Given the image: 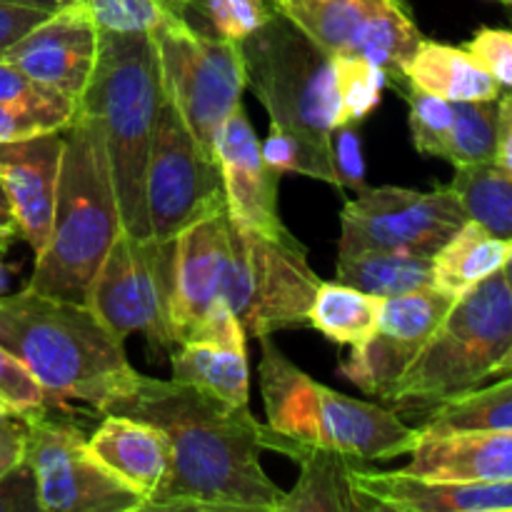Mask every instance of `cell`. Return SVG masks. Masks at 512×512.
Wrapping results in <instances>:
<instances>
[{"mask_svg":"<svg viewBox=\"0 0 512 512\" xmlns=\"http://www.w3.org/2000/svg\"><path fill=\"white\" fill-rule=\"evenodd\" d=\"M105 413L145 420L168 440V473L143 512H280L285 493L260 463L265 423L248 405L140 373Z\"/></svg>","mask_w":512,"mask_h":512,"instance_id":"6da1fadb","label":"cell"},{"mask_svg":"<svg viewBox=\"0 0 512 512\" xmlns=\"http://www.w3.org/2000/svg\"><path fill=\"white\" fill-rule=\"evenodd\" d=\"M123 343L85 303L30 288L0 295V345L43 385L50 403L75 400L105 413L140 375Z\"/></svg>","mask_w":512,"mask_h":512,"instance_id":"7a4b0ae2","label":"cell"},{"mask_svg":"<svg viewBox=\"0 0 512 512\" xmlns=\"http://www.w3.org/2000/svg\"><path fill=\"white\" fill-rule=\"evenodd\" d=\"M123 230L113 170L98 120L78 108L63 128L58 195L45 248L25 288L85 303L88 290Z\"/></svg>","mask_w":512,"mask_h":512,"instance_id":"3957f363","label":"cell"},{"mask_svg":"<svg viewBox=\"0 0 512 512\" xmlns=\"http://www.w3.org/2000/svg\"><path fill=\"white\" fill-rule=\"evenodd\" d=\"M160 103L163 88L153 35L100 30L98 63L78 108L93 115L103 130L123 230L138 238L153 235L145 175Z\"/></svg>","mask_w":512,"mask_h":512,"instance_id":"277c9868","label":"cell"},{"mask_svg":"<svg viewBox=\"0 0 512 512\" xmlns=\"http://www.w3.org/2000/svg\"><path fill=\"white\" fill-rule=\"evenodd\" d=\"M245 88L268 110L270 130L295 145L300 175L340 190L333 163L335 98L330 58L295 25L275 13L265 28L240 43Z\"/></svg>","mask_w":512,"mask_h":512,"instance_id":"5b68a950","label":"cell"},{"mask_svg":"<svg viewBox=\"0 0 512 512\" xmlns=\"http://www.w3.org/2000/svg\"><path fill=\"white\" fill-rule=\"evenodd\" d=\"M258 340L260 395L270 428L360 463L413 453L420 430L403 423L395 410L318 383L273 343V335Z\"/></svg>","mask_w":512,"mask_h":512,"instance_id":"8992f818","label":"cell"},{"mask_svg":"<svg viewBox=\"0 0 512 512\" xmlns=\"http://www.w3.org/2000/svg\"><path fill=\"white\" fill-rule=\"evenodd\" d=\"M512 345V288L503 270L460 295L390 393L388 403L430 410L478 388Z\"/></svg>","mask_w":512,"mask_h":512,"instance_id":"52a82bcc","label":"cell"},{"mask_svg":"<svg viewBox=\"0 0 512 512\" xmlns=\"http://www.w3.org/2000/svg\"><path fill=\"white\" fill-rule=\"evenodd\" d=\"M323 280L293 233L268 235L230 218L223 298L245 335L265 338L308 325V308Z\"/></svg>","mask_w":512,"mask_h":512,"instance_id":"ba28073f","label":"cell"},{"mask_svg":"<svg viewBox=\"0 0 512 512\" xmlns=\"http://www.w3.org/2000/svg\"><path fill=\"white\" fill-rule=\"evenodd\" d=\"M150 35L163 95L175 105L195 140L213 153L220 125L243 98V48L195 28L180 13L163 20Z\"/></svg>","mask_w":512,"mask_h":512,"instance_id":"9c48e42d","label":"cell"},{"mask_svg":"<svg viewBox=\"0 0 512 512\" xmlns=\"http://www.w3.org/2000/svg\"><path fill=\"white\" fill-rule=\"evenodd\" d=\"M175 240L120 230L110 245L85 305L120 340L143 335L153 350L173 353L178 345L170 325Z\"/></svg>","mask_w":512,"mask_h":512,"instance_id":"30bf717a","label":"cell"},{"mask_svg":"<svg viewBox=\"0 0 512 512\" xmlns=\"http://www.w3.org/2000/svg\"><path fill=\"white\" fill-rule=\"evenodd\" d=\"M25 463L38 483L43 512H143L145 500L120 483L90 450L75 423L48 405L25 415Z\"/></svg>","mask_w":512,"mask_h":512,"instance_id":"8fae6325","label":"cell"},{"mask_svg":"<svg viewBox=\"0 0 512 512\" xmlns=\"http://www.w3.org/2000/svg\"><path fill=\"white\" fill-rule=\"evenodd\" d=\"M270 5L325 55H365L398 85L405 83V65L423 43L405 0H270Z\"/></svg>","mask_w":512,"mask_h":512,"instance_id":"7c38bea8","label":"cell"},{"mask_svg":"<svg viewBox=\"0 0 512 512\" xmlns=\"http://www.w3.org/2000/svg\"><path fill=\"white\" fill-rule=\"evenodd\" d=\"M150 233L175 240L188 225L225 210L220 165L190 133L185 120L163 95L145 175Z\"/></svg>","mask_w":512,"mask_h":512,"instance_id":"4fadbf2b","label":"cell"},{"mask_svg":"<svg viewBox=\"0 0 512 512\" xmlns=\"http://www.w3.org/2000/svg\"><path fill=\"white\" fill-rule=\"evenodd\" d=\"M340 213L338 253L395 250L433 258L468 220L450 185L413 190L360 188Z\"/></svg>","mask_w":512,"mask_h":512,"instance_id":"5bb4252c","label":"cell"},{"mask_svg":"<svg viewBox=\"0 0 512 512\" xmlns=\"http://www.w3.org/2000/svg\"><path fill=\"white\" fill-rule=\"evenodd\" d=\"M458 298L438 288L413 290L383 300L378 328L340 363V375L363 393L388 403L390 393L413 365Z\"/></svg>","mask_w":512,"mask_h":512,"instance_id":"9a60e30c","label":"cell"},{"mask_svg":"<svg viewBox=\"0 0 512 512\" xmlns=\"http://www.w3.org/2000/svg\"><path fill=\"white\" fill-rule=\"evenodd\" d=\"M100 50V30L80 3L63 5L0 60H8L38 83L68 95L78 103L93 78Z\"/></svg>","mask_w":512,"mask_h":512,"instance_id":"2e32d148","label":"cell"},{"mask_svg":"<svg viewBox=\"0 0 512 512\" xmlns=\"http://www.w3.org/2000/svg\"><path fill=\"white\" fill-rule=\"evenodd\" d=\"M213 155L223 175L225 208L230 218L258 233H288L278 208L280 173L265 160L263 140L255 135L243 105H238L220 125Z\"/></svg>","mask_w":512,"mask_h":512,"instance_id":"e0dca14e","label":"cell"},{"mask_svg":"<svg viewBox=\"0 0 512 512\" xmlns=\"http://www.w3.org/2000/svg\"><path fill=\"white\" fill-rule=\"evenodd\" d=\"M228 240V208L188 225L175 238L173 298H170V325H173L175 345L193 340L210 310L223 298Z\"/></svg>","mask_w":512,"mask_h":512,"instance_id":"ac0fdd59","label":"cell"},{"mask_svg":"<svg viewBox=\"0 0 512 512\" xmlns=\"http://www.w3.org/2000/svg\"><path fill=\"white\" fill-rule=\"evenodd\" d=\"M353 480L368 512H512V480H425L360 463Z\"/></svg>","mask_w":512,"mask_h":512,"instance_id":"d6986e66","label":"cell"},{"mask_svg":"<svg viewBox=\"0 0 512 512\" xmlns=\"http://www.w3.org/2000/svg\"><path fill=\"white\" fill-rule=\"evenodd\" d=\"M60 158L63 130L0 143V178L13 205L18 238H23L35 255L45 248L53 225Z\"/></svg>","mask_w":512,"mask_h":512,"instance_id":"ffe728a7","label":"cell"},{"mask_svg":"<svg viewBox=\"0 0 512 512\" xmlns=\"http://www.w3.org/2000/svg\"><path fill=\"white\" fill-rule=\"evenodd\" d=\"M260 445L263 450L288 455L300 465L298 483L283 495L280 512H368L353 480L360 460L290 438L268 423L263 425Z\"/></svg>","mask_w":512,"mask_h":512,"instance_id":"44dd1931","label":"cell"},{"mask_svg":"<svg viewBox=\"0 0 512 512\" xmlns=\"http://www.w3.org/2000/svg\"><path fill=\"white\" fill-rule=\"evenodd\" d=\"M400 470L425 480H512V430H420Z\"/></svg>","mask_w":512,"mask_h":512,"instance_id":"7402d4cb","label":"cell"},{"mask_svg":"<svg viewBox=\"0 0 512 512\" xmlns=\"http://www.w3.org/2000/svg\"><path fill=\"white\" fill-rule=\"evenodd\" d=\"M95 458L130 490L148 500L158 493L168 473V440L155 425L130 415L105 413L88 438ZM145 510V508H143Z\"/></svg>","mask_w":512,"mask_h":512,"instance_id":"603a6c76","label":"cell"},{"mask_svg":"<svg viewBox=\"0 0 512 512\" xmlns=\"http://www.w3.org/2000/svg\"><path fill=\"white\" fill-rule=\"evenodd\" d=\"M405 83L445 100H498V80L463 48L423 38L410 63Z\"/></svg>","mask_w":512,"mask_h":512,"instance_id":"cb8c5ba5","label":"cell"},{"mask_svg":"<svg viewBox=\"0 0 512 512\" xmlns=\"http://www.w3.org/2000/svg\"><path fill=\"white\" fill-rule=\"evenodd\" d=\"M170 368L175 383L190 385L228 405H248L250 365L245 345L188 340L170 353Z\"/></svg>","mask_w":512,"mask_h":512,"instance_id":"d4e9b609","label":"cell"},{"mask_svg":"<svg viewBox=\"0 0 512 512\" xmlns=\"http://www.w3.org/2000/svg\"><path fill=\"white\" fill-rule=\"evenodd\" d=\"M510 258L512 240L495 238L475 220H465L463 228L433 255L435 288L460 298L485 278L503 270Z\"/></svg>","mask_w":512,"mask_h":512,"instance_id":"484cf974","label":"cell"},{"mask_svg":"<svg viewBox=\"0 0 512 512\" xmlns=\"http://www.w3.org/2000/svg\"><path fill=\"white\" fill-rule=\"evenodd\" d=\"M335 280L378 298H395L413 290L435 288L433 258L395 250L338 253Z\"/></svg>","mask_w":512,"mask_h":512,"instance_id":"4316f807","label":"cell"},{"mask_svg":"<svg viewBox=\"0 0 512 512\" xmlns=\"http://www.w3.org/2000/svg\"><path fill=\"white\" fill-rule=\"evenodd\" d=\"M383 300L345 283H320L308 308V325L335 345L358 348L378 328Z\"/></svg>","mask_w":512,"mask_h":512,"instance_id":"83f0119b","label":"cell"},{"mask_svg":"<svg viewBox=\"0 0 512 512\" xmlns=\"http://www.w3.org/2000/svg\"><path fill=\"white\" fill-rule=\"evenodd\" d=\"M450 188L468 220L483 225L495 238L512 240V173L495 160L460 165Z\"/></svg>","mask_w":512,"mask_h":512,"instance_id":"f1b7e54d","label":"cell"},{"mask_svg":"<svg viewBox=\"0 0 512 512\" xmlns=\"http://www.w3.org/2000/svg\"><path fill=\"white\" fill-rule=\"evenodd\" d=\"M420 430H512V375L495 378V383L485 388L478 385L440 400L428 410Z\"/></svg>","mask_w":512,"mask_h":512,"instance_id":"f546056e","label":"cell"},{"mask_svg":"<svg viewBox=\"0 0 512 512\" xmlns=\"http://www.w3.org/2000/svg\"><path fill=\"white\" fill-rule=\"evenodd\" d=\"M333 70L335 123L338 128H358L380 105L388 75L365 55H328Z\"/></svg>","mask_w":512,"mask_h":512,"instance_id":"4dcf8cb0","label":"cell"},{"mask_svg":"<svg viewBox=\"0 0 512 512\" xmlns=\"http://www.w3.org/2000/svg\"><path fill=\"white\" fill-rule=\"evenodd\" d=\"M495 135H498V100H453V128L443 160L453 163L455 168L493 160Z\"/></svg>","mask_w":512,"mask_h":512,"instance_id":"1f68e13d","label":"cell"},{"mask_svg":"<svg viewBox=\"0 0 512 512\" xmlns=\"http://www.w3.org/2000/svg\"><path fill=\"white\" fill-rule=\"evenodd\" d=\"M188 13L203 20L200 30L230 43H243L275 18L270 0H190Z\"/></svg>","mask_w":512,"mask_h":512,"instance_id":"d6a6232c","label":"cell"},{"mask_svg":"<svg viewBox=\"0 0 512 512\" xmlns=\"http://www.w3.org/2000/svg\"><path fill=\"white\" fill-rule=\"evenodd\" d=\"M403 98L408 103V123L415 150L428 158H445V145L453 128V100L425 93L413 85L403 90Z\"/></svg>","mask_w":512,"mask_h":512,"instance_id":"836d02e7","label":"cell"},{"mask_svg":"<svg viewBox=\"0 0 512 512\" xmlns=\"http://www.w3.org/2000/svg\"><path fill=\"white\" fill-rule=\"evenodd\" d=\"M80 5L105 33H153L175 13L163 0H80Z\"/></svg>","mask_w":512,"mask_h":512,"instance_id":"e575fe53","label":"cell"},{"mask_svg":"<svg viewBox=\"0 0 512 512\" xmlns=\"http://www.w3.org/2000/svg\"><path fill=\"white\" fill-rule=\"evenodd\" d=\"M0 103L28 105V108L53 110V113L63 115L78 113V103L75 100L58 93V90L48 88V85L38 83V80L25 75L23 70L15 68L8 60H0Z\"/></svg>","mask_w":512,"mask_h":512,"instance_id":"d590c367","label":"cell"},{"mask_svg":"<svg viewBox=\"0 0 512 512\" xmlns=\"http://www.w3.org/2000/svg\"><path fill=\"white\" fill-rule=\"evenodd\" d=\"M0 403L8 408L10 415H18V418H25L50 403L43 385L3 345H0Z\"/></svg>","mask_w":512,"mask_h":512,"instance_id":"8d00e7d4","label":"cell"},{"mask_svg":"<svg viewBox=\"0 0 512 512\" xmlns=\"http://www.w3.org/2000/svg\"><path fill=\"white\" fill-rule=\"evenodd\" d=\"M73 118L75 115L53 113V110L0 103V143H15V140L55 133V130H63Z\"/></svg>","mask_w":512,"mask_h":512,"instance_id":"74e56055","label":"cell"},{"mask_svg":"<svg viewBox=\"0 0 512 512\" xmlns=\"http://www.w3.org/2000/svg\"><path fill=\"white\" fill-rule=\"evenodd\" d=\"M463 48L498 80L500 88L512 90V30L480 28Z\"/></svg>","mask_w":512,"mask_h":512,"instance_id":"f35d334b","label":"cell"},{"mask_svg":"<svg viewBox=\"0 0 512 512\" xmlns=\"http://www.w3.org/2000/svg\"><path fill=\"white\" fill-rule=\"evenodd\" d=\"M333 163L338 170L340 190H360L365 185V160L355 125L333 133Z\"/></svg>","mask_w":512,"mask_h":512,"instance_id":"ab89813d","label":"cell"},{"mask_svg":"<svg viewBox=\"0 0 512 512\" xmlns=\"http://www.w3.org/2000/svg\"><path fill=\"white\" fill-rule=\"evenodd\" d=\"M0 512H43L38 500V483L25 460L0 475Z\"/></svg>","mask_w":512,"mask_h":512,"instance_id":"60d3db41","label":"cell"},{"mask_svg":"<svg viewBox=\"0 0 512 512\" xmlns=\"http://www.w3.org/2000/svg\"><path fill=\"white\" fill-rule=\"evenodd\" d=\"M50 13L35 8H23V5L0 3V58L8 53L10 45L18 43L25 33L43 23Z\"/></svg>","mask_w":512,"mask_h":512,"instance_id":"b9f144b4","label":"cell"},{"mask_svg":"<svg viewBox=\"0 0 512 512\" xmlns=\"http://www.w3.org/2000/svg\"><path fill=\"white\" fill-rule=\"evenodd\" d=\"M25 458V423L18 415L0 420V475L13 470Z\"/></svg>","mask_w":512,"mask_h":512,"instance_id":"7bdbcfd3","label":"cell"},{"mask_svg":"<svg viewBox=\"0 0 512 512\" xmlns=\"http://www.w3.org/2000/svg\"><path fill=\"white\" fill-rule=\"evenodd\" d=\"M495 163L512 173V90L498 98V135H495Z\"/></svg>","mask_w":512,"mask_h":512,"instance_id":"ee69618b","label":"cell"},{"mask_svg":"<svg viewBox=\"0 0 512 512\" xmlns=\"http://www.w3.org/2000/svg\"><path fill=\"white\" fill-rule=\"evenodd\" d=\"M0 233L10 235V238H18V225H15L13 205H10L8 190H5L3 178H0Z\"/></svg>","mask_w":512,"mask_h":512,"instance_id":"f6af8a7d","label":"cell"},{"mask_svg":"<svg viewBox=\"0 0 512 512\" xmlns=\"http://www.w3.org/2000/svg\"><path fill=\"white\" fill-rule=\"evenodd\" d=\"M0 3L23 5V8L45 10V13H55L58 8H63V0H0Z\"/></svg>","mask_w":512,"mask_h":512,"instance_id":"bcb514c9","label":"cell"},{"mask_svg":"<svg viewBox=\"0 0 512 512\" xmlns=\"http://www.w3.org/2000/svg\"><path fill=\"white\" fill-rule=\"evenodd\" d=\"M503 375H512V345L508 353L503 355V358L498 360V365L493 368V373H490V378H503Z\"/></svg>","mask_w":512,"mask_h":512,"instance_id":"7dc6e473","label":"cell"},{"mask_svg":"<svg viewBox=\"0 0 512 512\" xmlns=\"http://www.w3.org/2000/svg\"><path fill=\"white\" fill-rule=\"evenodd\" d=\"M3 253L5 250L0 248V295H3L5 288H8V270H5V265H3Z\"/></svg>","mask_w":512,"mask_h":512,"instance_id":"c3c4849f","label":"cell"},{"mask_svg":"<svg viewBox=\"0 0 512 512\" xmlns=\"http://www.w3.org/2000/svg\"><path fill=\"white\" fill-rule=\"evenodd\" d=\"M163 3H168L170 8L175 10V13H180V15H183V13H185V8H188V3H190V0H163Z\"/></svg>","mask_w":512,"mask_h":512,"instance_id":"681fc988","label":"cell"},{"mask_svg":"<svg viewBox=\"0 0 512 512\" xmlns=\"http://www.w3.org/2000/svg\"><path fill=\"white\" fill-rule=\"evenodd\" d=\"M13 240H15V238H10V235L0 233V248H3V250H8V245L13 243Z\"/></svg>","mask_w":512,"mask_h":512,"instance_id":"f907efd6","label":"cell"},{"mask_svg":"<svg viewBox=\"0 0 512 512\" xmlns=\"http://www.w3.org/2000/svg\"><path fill=\"white\" fill-rule=\"evenodd\" d=\"M503 273H505V278H508V283H510V288H512V258L508 260V265H505V268H503Z\"/></svg>","mask_w":512,"mask_h":512,"instance_id":"816d5d0a","label":"cell"},{"mask_svg":"<svg viewBox=\"0 0 512 512\" xmlns=\"http://www.w3.org/2000/svg\"><path fill=\"white\" fill-rule=\"evenodd\" d=\"M490 3H500V5H505V8L512 10V0H490Z\"/></svg>","mask_w":512,"mask_h":512,"instance_id":"f5cc1de1","label":"cell"},{"mask_svg":"<svg viewBox=\"0 0 512 512\" xmlns=\"http://www.w3.org/2000/svg\"><path fill=\"white\" fill-rule=\"evenodd\" d=\"M5 415H10V413H8V408H5V405H3V403H0V420H3V418H5Z\"/></svg>","mask_w":512,"mask_h":512,"instance_id":"db71d44e","label":"cell"},{"mask_svg":"<svg viewBox=\"0 0 512 512\" xmlns=\"http://www.w3.org/2000/svg\"><path fill=\"white\" fill-rule=\"evenodd\" d=\"M510 20H512V10H510Z\"/></svg>","mask_w":512,"mask_h":512,"instance_id":"11a10c76","label":"cell"}]
</instances>
